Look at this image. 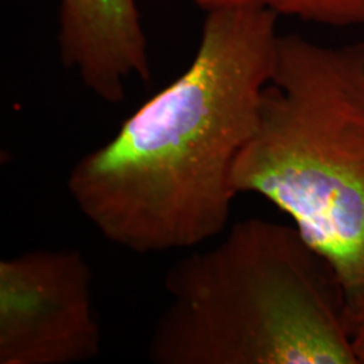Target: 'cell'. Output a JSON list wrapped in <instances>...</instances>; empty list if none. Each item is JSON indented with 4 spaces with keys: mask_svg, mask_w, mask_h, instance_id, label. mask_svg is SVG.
I'll return each instance as SVG.
<instances>
[{
    "mask_svg": "<svg viewBox=\"0 0 364 364\" xmlns=\"http://www.w3.org/2000/svg\"><path fill=\"white\" fill-rule=\"evenodd\" d=\"M278 19L252 7L207 11L186 70L75 164L69 195L108 242L144 255L224 231L235 165L273 76Z\"/></svg>",
    "mask_w": 364,
    "mask_h": 364,
    "instance_id": "cell-1",
    "label": "cell"
},
{
    "mask_svg": "<svg viewBox=\"0 0 364 364\" xmlns=\"http://www.w3.org/2000/svg\"><path fill=\"white\" fill-rule=\"evenodd\" d=\"M149 341L156 364H358L347 299L296 225L237 221L177 262Z\"/></svg>",
    "mask_w": 364,
    "mask_h": 364,
    "instance_id": "cell-2",
    "label": "cell"
},
{
    "mask_svg": "<svg viewBox=\"0 0 364 364\" xmlns=\"http://www.w3.org/2000/svg\"><path fill=\"white\" fill-rule=\"evenodd\" d=\"M235 191L269 200L338 274L352 328L364 314V41L281 36Z\"/></svg>",
    "mask_w": 364,
    "mask_h": 364,
    "instance_id": "cell-3",
    "label": "cell"
},
{
    "mask_svg": "<svg viewBox=\"0 0 364 364\" xmlns=\"http://www.w3.org/2000/svg\"><path fill=\"white\" fill-rule=\"evenodd\" d=\"M92 273L70 248L31 250L0 262V364L96 359L102 331Z\"/></svg>",
    "mask_w": 364,
    "mask_h": 364,
    "instance_id": "cell-4",
    "label": "cell"
},
{
    "mask_svg": "<svg viewBox=\"0 0 364 364\" xmlns=\"http://www.w3.org/2000/svg\"><path fill=\"white\" fill-rule=\"evenodd\" d=\"M57 43L63 64L105 103L122 102L132 78L151 76L138 0H60Z\"/></svg>",
    "mask_w": 364,
    "mask_h": 364,
    "instance_id": "cell-5",
    "label": "cell"
},
{
    "mask_svg": "<svg viewBox=\"0 0 364 364\" xmlns=\"http://www.w3.org/2000/svg\"><path fill=\"white\" fill-rule=\"evenodd\" d=\"M205 13L225 7H252L329 27L364 26V0H191Z\"/></svg>",
    "mask_w": 364,
    "mask_h": 364,
    "instance_id": "cell-6",
    "label": "cell"
},
{
    "mask_svg": "<svg viewBox=\"0 0 364 364\" xmlns=\"http://www.w3.org/2000/svg\"><path fill=\"white\" fill-rule=\"evenodd\" d=\"M351 346L356 363L364 364V314L352 328Z\"/></svg>",
    "mask_w": 364,
    "mask_h": 364,
    "instance_id": "cell-7",
    "label": "cell"
}]
</instances>
